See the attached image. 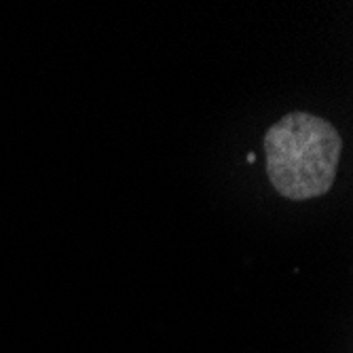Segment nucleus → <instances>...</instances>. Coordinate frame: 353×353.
<instances>
[{
    "label": "nucleus",
    "mask_w": 353,
    "mask_h": 353,
    "mask_svg": "<svg viewBox=\"0 0 353 353\" xmlns=\"http://www.w3.org/2000/svg\"><path fill=\"white\" fill-rule=\"evenodd\" d=\"M341 150L334 125L309 112H290L265 136L269 180L292 201L322 197L336 178Z\"/></svg>",
    "instance_id": "f257e3e1"
}]
</instances>
